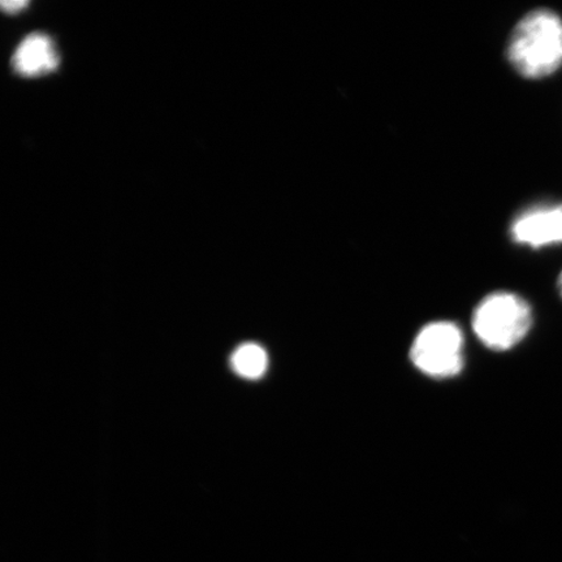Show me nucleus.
<instances>
[{"label": "nucleus", "instance_id": "nucleus-1", "mask_svg": "<svg viewBox=\"0 0 562 562\" xmlns=\"http://www.w3.org/2000/svg\"><path fill=\"white\" fill-rule=\"evenodd\" d=\"M508 59L526 79H543L557 72L562 66V20L558 13H527L512 33Z\"/></svg>", "mask_w": 562, "mask_h": 562}, {"label": "nucleus", "instance_id": "nucleus-2", "mask_svg": "<svg viewBox=\"0 0 562 562\" xmlns=\"http://www.w3.org/2000/svg\"><path fill=\"white\" fill-rule=\"evenodd\" d=\"M532 325L531 307L515 293L490 294L475 308L474 333L484 346L505 351L525 339Z\"/></svg>", "mask_w": 562, "mask_h": 562}, {"label": "nucleus", "instance_id": "nucleus-3", "mask_svg": "<svg viewBox=\"0 0 562 562\" xmlns=\"http://www.w3.org/2000/svg\"><path fill=\"white\" fill-rule=\"evenodd\" d=\"M463 337L452 323L438 322L426 326L417 335L411 358L419 371L434 378H451L463 368Z\"/></svg>", "mask_w": 562, "mask_h": 562}, {"label": "nucleus", "instance_id": "nucleus-4", "mask_svg": "<svg viewBox=\"0 0 562 562\" xmlns=\"http://www.w3.org/2000/svg\"><path fill=\"white\" fill-rule=\"evenodd\" d=\"M510 236L513 241L533 249L562 244V203L524 211L513 221Z\"/></svg>", "mask_w": 562, "mask_h": 562}, {"label": "nucleus", "instance_id": "nucleus-5", "mask_svg": "<svg viewBox=\"0 0 562 562\" xmlns=\"http://www.w3.org/2000/svg\"><path fill=\"white\" fill-rule=\"evenodd\" d=\"M13 68L23 76L52 72L59 65L53 41L46 34L33 33L21 42L13 55Z\"/></svg>", "mask_w": 562, "mask_h": 562}, {"label": "nucleus", "instance_id": "nucleus-6", "mask_svg": "<svg viewBox=\"0 0 562 562\" xmlns=\"http://www.w3.org/2000/svg\"><path fill=\"white\" fill-rule=\"evenodd\" d=\"M232 368L238 375L246 379L261 378L269 364L266 350L257 344H244L232 356Z\"/></svg>", "mask_w": 562, "mask_h": 562}, {"label": "nucleus", "instance_id": "nucleus-7", "mask_svg": "<svg viewBox=\"0 0 562 562\" xmlns=\"http://www.w3.org/2000/svg\"><path fill=\"white\" fill-rule=\"evenodd\" d=\"M27 4H30V2H26V0H4V2H2V9L13 13L23 10Z\"/></svg>", "mask_w": 562, "mask_h": 562}, {"label": "nucleus", "instance_id": "nucleus-8", "mask_svg": "<svg viewBox=\"0 0 562 562\" xmlns=\"http://www.w3.org/2000/svg\"><path fill=\"white\" fill-rule=\"evenodd\" d=\"M558 286H559V292H560L561 297H562V271H561L559 280H558Z\"/></svg>", "mask_w": 562, "mask_h": 562}]
</instances>
